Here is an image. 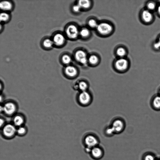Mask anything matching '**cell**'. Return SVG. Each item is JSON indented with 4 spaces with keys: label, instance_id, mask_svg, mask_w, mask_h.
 Segmentation results:
<instances>
[{
    "label": "cell",
    "instance_id": "10",
    "mask_svg": "<svg viewBox=\"0 0 160 160\" xmlns=\"http://www.w3.org/2000/svg\"><path fill=\"white\" fill-rule=\"evenodd\" d=\"M150 104L154 110L160 111V96L158 94L154 95L151 99Z\"/></svg>",
    "mask_w": 160,
    "mask_h": 160
},
{
    "label": "cell",
    "instance_id": "31",
    "mask_svg": "<svg viewBox=\"0 0 160 160\" xmlns=\"http://www.w3.org/2000/svg\"><path fill=\"white\" fill-rule=\"evenodd\" d=\"M145 160H155V159L152 156L148 155L145 157Z\"/></svg>",
    "mask_w": 160,
    "mask_h": 160
},
{
    "label": "cell",
    "instance_id": "7",
    "mask_svg": "<svg viewBox=\"0 0 160 160\" xmlns=\"http://www.w3.org/2000/svg\"><path fill=\"white\" fill-rule=\"evenodd\" d=\"M75 58L77 61L83 65L86 64L88 61L86 53L81 50L77 51L75 52Z\"/></svg>",
    "mask_w": 160,
    "mask_h": 160
},
{
    "label": "cell",
    "instance_id": "22",
    "mask_svg": "<svg viewBox=\"0 0 160 160\" xmlns=\"http://www.w3.org/2000/svg\"><path fill=\"white\" fill-rule=\"evenodd\" d=\"M90 33L89 30L86 28L82 29L79 32V35L82 38L87 37L89 36Z\"/></svg>",
    "mask_w": 160,
    "mask_h": 160
},
{
    "label": "cell",
    "instance_id": "9",
    "mask_svg": "<svg viewBox=\"0 0 160 160\" xmlns=\"http://www.w3.org/2000/svg\"><path fill=\"white\" fill-rule=\"evenodd\" d=\"M16 131L13 125L8 124L6 125L3 128V132L6 136L10 137L13 135Z\"/></svg>",
    "mask_w": 160,
    "mask_h": 160
},
{
    "label": "cell",
    "instance_id": "26",
    "mask_svg": "<svg viewBox=\"0 0 160 160\" xmlns=\"http://www.w3.org/2000/svg\"><path fill=\"white\" fill-rule=\"evenodd\" d=\"M98 24L97 21L94 19H90L88 22V24L89 27L92 28H96Z\"/></svg>",
    "mask_w": 160,
    "mask_h": 160
},
{
    "label": "cell",
    "instance_id": "23",
    "mask_svg": "<svg viewBox=\"0 0 160 160\" xmlns=\"http://www.w3.org/2000/svg\"><path fill=\"white\" fill-rule=\"evenodd\" d=\"M116 53L117 55L121 58L123 57L126 54V51L125 49L123 48H118L116 51Z\"/></svg>",
    "mask_w": 160,
    "mask_h": 160
},
{
    "label": "cell",
    "instance_id": "15",
    "mask_svg": "<svg viewBox=\"0 0 160 160\" xmlns=\"http://www.w3.org/2000/svg\"><path fill=\"white\" fill-rule=\"evenodd\" d=\"M112 128L114 132H119L123 128V123L119 120H116L113 123Z\"/></svg>",
    "mask_w": 160,
    "mask_h": 160
},
{
    "label": "cell",
    "instance_id": "18",
    "mask_svg": "<svg viewBox=\"0 0 160 160\" xmlns=\"http://www.w3.org/2000/svg\"><path fill=\"white\" fill-rule=\"evenodd\" d=\"M10 16L8 12H3L0 15V20L1 23H6L8 22L10 20Z\"/></svg>",
    "mask_w": 160,
    "mask_h": 160
},
{
    "label": "cell",
    "instance_id": "6",
    "mask_svg": "<svg viewBox=\"0 0 160 160\" xmlns=\"http://www.w3.org/2000/svg\"><path fill=\"white\" fill-rule=\"evenodd\" d=\"M84 142L87 148L92 149L97 146L98 142L97 138L94 136L88 135L85 138Z\"/></svg>",
    "mask_w": 160,
    "mask_h": 160
},
{
    "label": "cell",
    "instance_id": "28",
    "mask_svg": "<svg viewBox=\"0 0 160 160\" xmlns=\"http://www.w3.org/2000/svg\"><path fill=\"white\" fill-rule=\"evenodd\" d=\"M82 8L80 7L77 4L74 5L72 8L73 11L75 12H79Z\"/></svg>",
    "mask_w": 160,
    "mask_h": 160
},
{
    "label": "cell",
    "instance_id": "32",
    "mask_svg": "<svg viewBox=\"0 0 160 160\" xmlns=\"http://www.w3.org/2000/svg\"><path fill=\"white\" fill-rule=\"evenodd\" d=\"M5 122V119L3 118H1L0 119V125L1 126L2 125H3L4 123Z\"/></svg>",
    "mask_w": 160,
    "mask_h": 160
},
{
    "label": "cell",
    "instance_id": "4",
    "mask_svg": "<svg viewBox=\"0 0 160 160\" xmlns=\"http://www.w3.org/2000/svg\"><path fill=\"white\" fill-rule=\"evenodd\" d=\"M98 32L102 35H107L112 30L111 25L106 22H102L98 24L96 28Z\"/></svg>",
    "mask_w": 160,
    "mask_h": 160
},
{
    "label": "cell",
    "instance_id": "27",
    "mask_svg": "<svg viewBox=\"0 0 160 160\" xmlns=\"http://www.w3.org/2000/svg\"><path fill=\"white\" fill-rule=\"evenodd\" d=\"M153 47L156 50L160 49V36L159 37L158 40L153 44Z\"/></svg>",
    "mask_w": 160,
    "mask_h": 160
},
{
    "label": "cell",
    "instance_id": "12",
    "mask_svg": "<svg viewBox=\"0 0 160 160\" xmlns=\"http://www.w3.org/2000/svg\"><path fill=\"white\" fill-rule=\"evenodd\" d=\"M12 3L9 1H2L0 3V8L3 12H8L12 10Z\"/></svg>",
    "mask_w": 160,
    "mask_h": 160
},
{
    "label": "cell",
    "instance_id": "2",
    "mask_svg": "<svg viewBox=\"0 0 160 160\" xmlns=\"http://www.w3.org/2000/svg\"><path fill=\"white\" fill-rule=\"evenodd\" d=\"M79 31L77 27L73 24L68 25L66 28L65 33L66 36L69 38L75 39L79 35Z\"/></svg>",
    "mask_w": 160,
    "mask_h": 160
},
{
    "label": "cell",
    "instance_id": "3",
    "mask_svg": "<svg viewBox=\"0 0 160 160\" xmlns=\"http://www.w3.org/2000/svg\"><path fill=\"white\" fill-rule=\"evenodd\" d=\"M54 46L57 47L62 46L66 41V38L62 33L57 32L55 34L52 38Z\"/></svg>",
    "mask_w": 160,
    "mask_h": 160
},
{
    "label": "cell",
    "instance_id": "17",
    "mask_svg": "<svg viewBox=\"0 0 160 160\" xmlns=\"http://www.w3.org/2000/svg\"><path fill=\"white\" fill-rule=\"evenodd\" d=\"M42 45L45 48L50 49L52 48L54 45L52 38H46L42 41Z\"/></svg>",
    "mask_w": 160,
    "mask_h": 160
},
{
    "label": "cell",
    "instance_id": "1",
    "mask_svg": "<svg viewBox=\"0 0 160 160\" xmlns=\"http://www.w3.org/2000/svg\"><path fill=\"white\" fill-rule=\"evenodd\" d=\"M2 112L5 114L10 116L13 115L16 112L17 107L15 103L12 102H8L2 106Z\"/></svg>",
    "mask_w": 160,
    "mask_h": 160
},
{
    "label": "cell",
    "instance_id": "33",
    "mask_svg": "<svg viewBox=\"0 0 160 160\" xmlns=\"http://www.w3.org/2000/svg\"><path fill=\"white\" fill-rule=\"evenodd\" d=\"M157 11L158 14L160 16V4L158 7L157 8Z\"/></svg>",
    "mask_w": 160,
    "mask_h": 160
},
{
    "label": "cell",
    "instance_id": "34",
    "mask_svg": "<svg viewBox=\"0 0 160 160\" xmlns=\"http://www.w3.org/2000/svg\"><path fill=\"white\" fill-rule=\"evenodd\" d=\"M158 94L160 96V88H159L158 90Z\"/></svg>",
    "mask_w": 160,
    "mask_h": 160
},
{
    "label": "cell",
    "instance_id": "5",
    "mask_svg": "<svg viewBox=\"0 0 160 160\" xmlns=\"http://www.w3.org/2000/svg\"><path fill=\"white\" fill-rule=\"evenodd\" d=\"M141 16L142 20L146 24L150 23L152 22L154 18L152 12L147 9L142 11Z\"/></svg>",
    "mask_w": 160,
    "mask_h": 160
},
{
    "label": "cell",
    "instance_id": "24",
    "mask_svg": "<svg viewBox=\"0 0 160 160\" xmlns=\"http://www.w3.org/2000/svg\"><path fill=\"white\" fill-rule=\"evenodd\" d=\"M89 62L92 65H94L97 63L98 61V58L95 55L90 56L88 58Z\"/></svg>",
    "mask_w": 160,
    "mask_h": 160
},
{
    "label": "cell",
    "instance_id": "29",
    "mask_svg": "<svg viewBox=\"0 0 160 160\" xmlns=\"http://www.w3.org/2000/svg\"><path fill=\"white\" fill-rule=\"evenodd\" d=\"M17 131L18 134H22L25 132L26 129L24 127L21 126L19 127L17 130Z\"/></svg>",
    "mask_w": 160,
    "mask_h": 160
},
{
    "label": "cell",
    "instance_id": "11",
    "mask_svg": "<svg viewBox=\"0 0 160 160\" xmlns=\"http://www.w3.org/2000/svg\"><path fill=\"white\" fill-rule=\"evenodd\" d=\"M90 152L92 158L95 159L101 158L103 154L102 149L97 146L92 148Z\"/></svg>",
    "mask_w": 160,
    "mask_h": 160
},
{
    "label": "cell",
    "instance_id": "30",
    "mask_svg": "<svg viewBox=\"0 0 160 160\" xmlns=\"http://www.w3.org/2000/svg\"><path fill=\"white\" fill-rule=\"evenodd\" d=\"M106 132L108 135H111L113 133H114V131L112 127L110 128H109L106 130Z\"/></svg>",
    "mask_w": 160,
    "mask_h": 160
},
{
    "label": "cell",
    "instance_id": "16",
    "mask_svg": "<svg viewBox=\"0 0 160 160\" xmlns=\"http://www.w3.org/2000/svg\"><path fill=\"white\" fill-rule=\"evenodd\" d=\"M12 122L15 126L20 127L24 122V118L20 114L15 115L13 118Z\"/></svg>",
    "mask_w": 160,
    "mask_h": 160
},
{
    "label": "cell",
    "instance_id": "13",
    "mask_svg": "<svg viewBox=\"0 0 160 160\" xmlns=\"http://www.w3.org/2000/svg\"><path fill=\"white\" fill-rule=\"evenodd\" d=\"M64 71L66 75L70 77H74L77 73L76 68L70 65L67 66L64 68Z\"/></svg>",
    "mask_w": 160,
    "mask_h": 160
},
{
    "label": "cell",
    "instance_id": "19",
    "mask_svg": "<svg viewBox=\"0 0 160 160\" xmlns=\"http://www.w3.org/2000/svg\"><path fill=\"white\" fill-rule=\"evenodd\" d=\"M61 60L63 64L65 65H68L72 62V58L68 55L65 54L62 55Z\"/></svg>",
    "mask_w": 160,
    "mask_h": 160
},
{
    "label": "cell",
    "instance_id": "14",
    "mask_svg": "<svg viewBox=\"0 0 160 160\" xmlns=\"http://www.w3.org/2000/svg\"><path fill=\"white\" fill-rule=\"evenodd\" d=\"M79 98L80 102L85 104L88 103L90 101V96L87 92L86 91H83L80 94Z\"/></svg>",
    "mask_w": 160,
    "mask_h": 160
},
{
    "label": "cell",
    "instance_id": "20",
    "mask_svg": "<svg viewBox=\"0 0 160 160\" xmlns=\"http://www.w3.org/2000/svg\"><path fill=\"white\" fill-rule=\"evenodd\" d=\"M81 8H89L91 5L90 1L87 0H81L78 1L77 3Z\"/></svg>",
    "mask_w": 160,
    "mask_h": 160
},
{
    "label": "cell",
    "instance_id": "8",
    "mask_svg": "<svg viewBox=\"0 0 160 160\" xmlns=\"http://www.w3.org/2000/svg\"><path fill=\"white\" fill-rule=\"evenodd\" d=\"M115 66L116 68L118 70H125L128 67V62L126 59L121 58L116 61Z\"/></svg>",
    "mask_w": 160,
    "mask_h": 160
},
{
    "label": "cell",
    "instance_id": "35",
    "mask_svg": "<svg viewBox=\"0 0 160 160\" xmlns=\"http://www.w3.org/2000/svg\"><path fill=\"white\" fill-rule=\"evenodd\" d=\"M159 2L160 4V1H159Z\"/></svg>",
    "mask_w": 160,
    "mask_h": 160
},
{
    "label": "cell",
    "instance_id": "25",
    "mask_svg": "<svg viewBox=\"0 0 160 160\" xmlns=\"http://www.w3.org/2000/svg\"><path fill=\"white\" fill-rule=\"evenodd\" d=\"M78 87L80 90L82 91V92L85 91L87 88L88 85L85 82L82 81L79 83Z\"/></svg>",
    "mask_w": 160,
    "mask_h": 160
},
{
    "label": "cell",
    "instance_id": "21",
    "mask_svg": "<svg viewBox=\"0 0 160 160\" xmlns=\"http://www.w3.org/2000/svg\"><path fill=\"white\" fill-rule=\"evenodd\" d=\"M146 6L147 9L152 12L155 10L157 7L155 2L152 1L148 2Z\"/></svg>",
    "mask_w": 160,
    "mask_h": 160
}]
</instances>
